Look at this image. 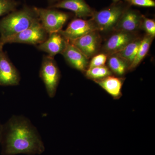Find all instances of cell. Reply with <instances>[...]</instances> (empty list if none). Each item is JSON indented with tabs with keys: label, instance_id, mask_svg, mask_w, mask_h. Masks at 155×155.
<instances>
[{
	"label": "cell",
	"instance_id": "cell-1",
	"mask_svg": "<svg viewBox=\"0 0 155 155\" xmlns=\"http://www.w3.org/2000/svg\"><path fill=\"white\" fill-rule=\"evenodd\" d=\"M2 155H40L45 148L38 130L22 115H13L3 125Z\"/></svg>",
	"mask_w": 155,
	"mask_h": 155
},
{
	"label": "cell",
	"instance_id": "cell-2",
	"mask_svg": "<svg viewBox=\"0 0 155 155\" xmlns=\"http://www.w3.org/2000/svg\"><path fill=\"white\" fill-rule=\"evenodd\" d=\"M39 20L35 7L25 5L0 19V41L19 33Z\"/></svg>",
	"mask_w": 155,
	"mask_h": 155
},
{
	"label": "cell",
	"instance_id": "cell-3",
	"mask_svg": "<svg viewBox=\"0 0 155 155\" xmlns=\"http://www.w3.org/2000/svg\"><path fill=\"white\" fill-rule=\"evenodd\" d=\"M129 6L126 2L113 3L101 11H95L91 19L98 31H109L114 29L122 14Z\"/></svg>",
	"mask_w": 155,
	"mask_h": 155
},
{
	"label": "cell",
	"instance_id": "cell-4",
	"mask_svg": "<svg viewBox=\"0 0 155 155\" xmlns=\"http://www.w3.org/2000/svg\"><path fill=\"white\" fill-rule=\"evenodd\" d=\"M39 76L44 83L48 96L54 97L61 78V72L54 58L44 56Z\"/></svg>",
	"mask_w": 155,
	"mask_h": 155
},
{
	"label": "cell",
	"instance_id": "cell-5",
	"mask_svg": "<svg viewBox=\"0 0 155 155\" xmlns=\"http://www.w3.org/2000/svg\"><path fill=\"white\" fill-rule=\"evenodd\" d=\"M40 22L48 34L59 32L70 17L68 13L57 9L35 7Z\"/></svg>",
	"mask_w": 155,
	"mask_h": 155
},
{
	"label": "cell",
	"instance_id": "cell-6",
	"mask_svg": "<svg viewBox=\"0 0 155 155\" xmlns=\"http://www.w3.org/2000/svg\"><path fill=\"white\" fill-rule=\"evenodd\" d=\"M48 36L40 20L34 23L30 27L0 41L3 45L7 43H22L37 45L46 40Z\"/></svg>",
	"mask_w": 155,
	"mask_h": 155
},
{
	"label": "cell",
	"instance_id": "cell-7",
	"mask_svg": "<svg viewBox=\"0 0 155 155\" xmlns=\"http://www.w3.org/2000/svg\"><path fill=\"white\" fill-rule=\"evenodd\" d=\"M4 45L0 43V85H19L21 77L18 70L3 51Z\"/></svg>",
	"mask_w": 155,
	"mask_h": 155
},
{
	"label": "cell",
	"instance_id": "cell-8",
	"mask_svg": "<svg viewBox=\"0 0 155 155\" xmlns=\"http://www.w3.org/2000/svg\"><path fill=\"white\" fill-rule=\"evenodd\" d=\"M95 31L98 30L91 19L85 20L76 18L70 22L65 30L60 32L67 41H72Z\"/></svg>",
	"mask_w": 155,
	"mask_h": 155
},
{
	"label": "cell",
	"instance_id": "cell-9",
	"mask_svg": "<svg viewBox=\"0 0 155 155\" xmlns=\"http://www.w3.org/2000/svg\"><path fill=\"white\" fill-rule=\"evenodd\" d=\"M69 42L89 59L97 53L101 45V37L98 31H95Z\"/></svg>",
	"mask_w": 155,
	"mask_h": 155
},
{
	"label": "cell",
	"instance_id": "cell-10",
	"mask_svg": "<svg viewBox=\"0 0 155 155\" xmlns=\"http://www.w3.org/2000/svg\"><path fill=\"white\" fill-rule=\"evenodd\" d=\"M143 16L139 11L129 7L122 14L114 30L135 33L141 28Z\"/></svg>",
	"mask_w": 155,
	"mask_h": 155
},
{
	"label": "cell",
	"instance_id": "cell-11",
	"mask_svg": "<svg viewBox=\"0 0 155 155\" xmlns=\"http://www.w3.org/2000/svg\"><path fill=\"white\" fill-rule=\"evenodd\" d=\"M137 38L135 33L116 31L106 41L103 50L108 56L116 54Z\"/></svg>",
	"mask_w": 155,
	"mask_h": 155
},
{
	"label": "cell",
	"instance_id": "cell-12",
	"mask_svg": "<svg viewBox=\"0 0 155 155\" xmlns=\"http://www.w3.org/2000/svg\"><path fill=\"white\" fill-rule=\"evenodd\" d=\"M67 41L60 31L49 34L46 40L36 45L39 51L47 53L48 55L54 58L58 54H62L67 47Z\"/></svg>",
	"mask_w": 155,
	"mask_h": 155
},
{
	"label": "cell",
	"instance_id": "cell-13",
	"mask_svg": "<svg viewBox=\"0 0 155 155\" xmlns=\"http://www.w3.org/2000/svg\"><path fill=\"white\" fill-rule=\"evenodd\" d=\"M48 8L69 10L75 14V17L81 19L92 17L95 12L85 0H61Z\"/></svg>",
	"mask_w": 155,
	"mask_h": 155
},
{
	"label": "cell",
	"instance_id": "cell-14",
	"mask_svg": "<svg viewBox=\"0 0 155 155\" xmlns=\"http://www.w3.org/2000/svg\"><path fill=\"white\" fill-rule=\"evenodd\" d=\"M63 55L69 65L81 72H85L88 67V59L69 41Z\"/></svg>",
	"mask_w": 155,
	"mask_h": 155
},
{
	"label": "cell",
	"instance_id": "cell-15",
	"mask_svg": "<svg viewBox=\"0 0 155 155\" xmlns=\"http://www.w3.org/2000/svg\"><path fill=\"white\" fill-rule=\"evenodd\" d=\"M94 81L115 98L121 96L123 84L122 78L111 75Z\"/></svg>",
	"mask_w": 155,
	"mask_h": 155
},
{
	"label": "cell",
	"instance_id": "cell-16",
	"mask_svg": "<svg viewBox=\"0 0 155 155\" xmlns=\"http://www.w3.org/2000/svg\"><path fill=\"white\" fill-rule=\"evenodd\" d=\"M109 56L107 60L108 67L111 72L118 76L124 75L129 68L128 64L116 54Z\"/></svg>",
	"mask_w": 155,
	"mask_h": 155
},
{
	"label": "cell",
	"instance_id": "cell-17",
	"mask_svg": "<svg viewBox=\"0 0 155 155\" xmlns=\"http://www.w3.org/2000/svg\"><path fill=\"white\" fill-rule=\"evenodd\" d=\"M154 38L149 35H146L142 39L139 48L136 55L132 64L128 68V69H134L137 67L139 64L141 63L142 60L147 55L150 47L153 40Z\"/></svg>",
	"mask_w": 155,
	"mask_h": 155
},
{
	"label": "cell",
	"instance_id": "cell-18",
	"mask_svg": "<svg viewBox=\"0 0 155 155\" xmlns=\"http://www.w3.org/2000/svg\"><path fill=\"white\" fill-rule=\"evenodd\" d=\"M142 39L137 38L127 45L123 49L116 54L126 61L129 65V67L135 58Z\"/></svg>",
	"mask_w": 155,
	"mask_h": 155
},
{
	"label": "cell",
	"instance_id": "cell-19",
	"mask_svg": "<svg viewBox=\"0 0 155 155\" xmlns=\"http://www.w3.org/2000/svg\"><path fill=\"white\" fill-rule=\"evenodd\" d=\"M84 72L85 76L87 78L94 81L102 79L104 78L112 75L113 73L106 66L88 68Z\"/></svg>",
	"mask_w": 155,
	"mask_h": 155
},
{
	"label": "cell",
	"instance_id": "cell-20",
	"mask_svg": "<svg viewBox=\"0 0 155 155\" xmlns=\"http://www.w3.org/2000/svg\"><path fill=\"white\" fill-rule=\"evenodd\" d=\"M18 3L15 0H0V17L17 10Z\"/></svg>",
	"mask_w": 155,
	"mask_h": 155
},
{
	"label": "cell",
	"instance_id": "cell-21",
	"mask_svg": "<svg viewBox=\"0 0 155 155\" xmlns=\"http://www.w3.org/2000/svg\"><path fill=\"white\" fill-rule=\"evenodd\" d=\"M141 28L146 32V35L155 37V22L153 19H149L143 15Z\"/></svg>",
	"mask_w": 155,
	"mask_h": 155
},
{
	"label": "cell",
	"instance_id": "cell-22",
	"mask_svg": "<svg viewBox=\"0 0 155 155\" xmlns=\"http://www.w3.org/2000/svg\"><path fill=\"white\" fill-rule=\"evenodd\" d=\"M108 57V55L105 53H101L93 56L89 63L88 68L105 66Z\"/></svg>",
	"mask_w": 155,
	"mask_h": 155
},
{
	"label": "cell",
	"instance_id": "cell-23",
	"mask_svg": "<svg viewBox=\"0 0 155 155\" xmlns=\"http://www.w3.org/2000/svg\"><path fill=\"white\" fill-rule=\"evenodd\" d=\"M129 5H134L144 8H153L155 7L154 0H126Z\"/></svg>",
	"mask_w": 155,
	"mask_h": 155
},
{
	"label": "cell",
	"instance_id": "cell-24",
	"mask_svg": "<svg viewBox=\"0 0 155 155\" xmlns=\"http://www.w3.org/2000/svg\"><path fill=\"white\" fill-rule=\"evenodd\" d=\"M48 3L49 4V6H50L58 2H59L61 0H48Z\"/></svg>",
	"mask_w": 155,
	"mask_h": 155
},
{
	"label": "cell",
	"instance_id": "cell-25",
	"mask_svg": "<svg viewBox=\"0 0 155 155\" xmlns=\"http://www.w3.org/2000/svg\"><path fill=\"white\" fill-rule=\"evenodd\" d=\"M3 126V125L1 124L0 122V143L2 141V136Z\"/></svg>",
	"mask_w": 155,
	"mask_h": 155
},
{
	"label": "cell",
	"instance_id": "cell-26",
	"mask_svg": "<svg viewBox=\"0 0 155 155\" xmlns=\"http://www.w3.org/2000/svg\"><path fill=\"white\" fill-rule=\"evenodd\" d=\"M122 1H124L125 2H126V0H113L114 3L119 2H121Z\"/></svg>",
	"mask_w": 155,
	"mask_h": 155
}]
</instances>
